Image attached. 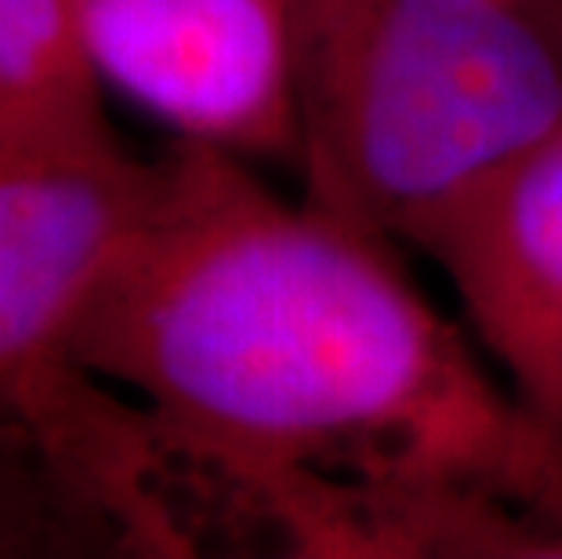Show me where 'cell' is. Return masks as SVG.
I'll use <instances>...</instances> for the list:
<instances>
[{"instance_id": "obj_1", "label": "cell", "mask_w": 562, "mask_h": 559, "mask_svg": "<svg viewBox=\"0 0 562 559\" xmlns=\"http://www.w3.org/2000/svg\"><path fill=\"white\" fill-rule=\"evenodd\" d=\"M178 138L77 320L83 371L149 414L196 545L258 541L334 487L562 545V436L414 288L400 247Z\"/></svg>"}, {"instance_id": "obj_2", "label": "cell", "mask_w": 562, "mask_h": 559, "mask_svg": "<svg viewBox=\"0 0 562 559\" xmlns=\"http://www.w3.org/2000/svg\"><path fill=\"white\" fill-rule=\"evenodd\" d=\"M294 168L319 215L428 251L562 127L537 0H291Z\"/></svg>"}, {"instance_id": "obj_3", "label": "cell", "mask_w": 562, "mask_h": 559, "mask_svg": "<svg viewBox=\"0 0 562 559\" xmlns=\"http://www.w3.org/2000/svg\"><path fill=\"white\" fill-rule=\"evenodd\" d=\"M160 160L102 127H0V418L41 447L110 552L193 556L149 414L83 371L74 335Z\"/></svg>"}, {"instance_id": "obj_4", "label": "cell", "mask_w": 562, "mask_h": 559, "mask_svg": "<svg viewBox=\"0 0 562 559\" xmlns=\"http://www.w3.org/2000/svg\"><path fill=\"white\" fill-rule=\"evenodd\" d=\"M102 85L182 138L294 164L291 0H66Z\"/></svg>"}, {"instance_id": "obj_5", "label": "cell", "mask_w": 562, "mask_h": 559, "mask_svg": "<svg viewBox=\"0 0 562 559\" xmlns=\"http://www.w3.org/2000/svg\"><path fill=\"white\" fill-rule=\"evenodd\" d=\"M533 418L562 436V127L425 251Z\"/></svg>"}, {"instance_id": "obj_6", "label": "cell", "mask_w": 562, "mask_h": 559, "mask_svg": "<svg viewBox=\"0 0 562 559\" xmlns=\"http://www.w3.org/2000/svg\"><path fill=\"white\" fill-rule=\"evenodd\" d=\"M102 88L66 0H0V127H102Z\"/></svg>"}, {"instance_id": "obj_7", "label": "cell", "mask_w": 562, "mask_h": 559, "mask_svg": "<svg viewBox=\"0 0 562 559\" xmlns=\"http://www.w3.org/2000/svg\"><path fill=\"white\" fill-rule=\"evenodd\" d=\"M110 552L41 447L0 418V559Z\"/></svg>"}, {"instance_id": "obj_8", "label": "cell", "mask_w": 562, "mask_h": 559, "mask_svg": "<svg viewBox=\"0 0 562 559\" xmlns=\"http://www.w3.org/2000/svg\"><path fill=\"white\" fill-rule=\"evenodd\" d=\"M537 4L544 8V15H548V22H552L555 37H559V44H562V0H537Z\"/></svg>"}]
</instances>
